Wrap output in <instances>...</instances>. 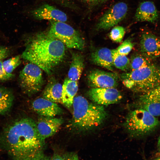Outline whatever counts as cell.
Segmentation results:
<instances>
[{
  "label": "cell",
  "instance_id": "e0dca14e",
  "mask_svg": "<svg viewBox=\"0 0 160 160\" xmlns=\"http://www.w3.org/2000/svg\"><path fill=\"white\" fill-rule=\"evenodd\" d=\"M91 59L97 65L111 71H113L112 49L105 47L98 49L92 52Z\"/></svg>",
  "mask_w": 160,
  "mask_h": 160
},
{
  "label": "cell",
  "instance_id": "f546056e",
  "mask_svg": "<svg viewBox=\"0 0 160 160\" xmlns=\"http://www.w3.org/2000/svg\"><path fill=\"white\" fill-rule=\"evenodd\" d=\"M92 6H95L102 4L109 0H82Z\"/></svg>",
  "mask_w": 160,
  "mask_h": 160
},
{
  "label": "cell",
  "instance_id": "8fae6325",
  "mask_svg": "<svg viewBox=\"0 0 160 160\" xmlns=\"http://www.w3.org/2000/svg\"><path fill=\"white\" fill-rule=\"evenodd\" d=\"M138 108L155 117L160 116V85L143 93L137 101Z\"/></svg>",
  "mask_w": 160,
  "mask_h": 160
},
{
  "label": "cell",
  "instance_id": "6da1fadb",
  "mask_svg": "<svg viewBox=\"0 0 160 160\" xmlns=\"http://www.w3.org/2000/svg\"><path fill=\"white\" fill-rule=\"evenodd\" d=\"M0 145L13 160H28L43 152L45 140L39 135L36 123L31 118H23L4 129Z\"/></svg>",
  "mask_w": 160,
  "mask_h": 160
},
{
  "label": "cell",
  "instance_id": "4dcf8cb0",
  "mask_svg": "<svg viewBox=\"0 0 160 160\" xmlns=\"http://www.w3.org/2000/svg\"><path fill=\"white\" fill-rule=\"evenodd\" d=\"M28 160H50V157L47 156L42 152Z\"/></svg>",
  "mask_w": 160,
  "mask_h": 160
},
{
  "label": "cell",
  "instance_id": "7402d4cb",
  "mask_svg": "<svg viewBox=\"0 0 160 160\" xmlns=\"http://www.w3.org/2000/svg\"><path fill=\"white\" fill-rule=\"evenodd\" d=\"M114 67L122 71H127L130 69V60L126 55L119 53L116 49H112Z\"/></svg>",
  "mask_w": 160,
  "mask_h": 160
},
{
  "label": "cell",
  "instance_id": "d6986e66",
  "mask_svg": "<svg viewBox=\"0 0 160 160\" xmlns=\"http://www.w3.org/2000/svg\"><path fill=\"white\" fill-rule=\"evenodd\" d=\"M78 89L77 81L66 78L62 85V99L63 103L70 108L72 106L75 96Z\"/></svg>",
  "mask_w": 160,
  "mask_h": 160
},
{
  "label": "cell",
  "instance_id": "603a6c76",
  "mask_svg": "<svg viewBox=\"0 0 160 160\" xmlns=\"http://www.w3.org/2000/svg\"><path fill=\"white\" fill-rule=\"evenodd\" d=\"M151 64L150 59L142 54H135L130 60V71H133Z\"/></svg>",
  "mask_w": 160,
  "mask_h": 160
},
{
  "label": "cell",
  "instance_id": "d6a6232c",
  "mask_svg": "<svg viewBox=\"0 0 160 160\" xmlns=\"http://www.w3.org/2000/svg\"><path fill=\"white\" fill-rule=\"evenodd\" d=\"M152 160H160V157H159Z\"/></svg>",
  "mask_w": 160,
  "mask_h": 160
},
{
  "label": "cell",
  "instance_id": "277c9868",
  "mask_svg": "<svg viewBox=\"0 0 160 160\" xmlns=\"http://www.w3.org/2000/svg\"><path fill=\"white\" fill-rule=\"evenodd\" d=\"M120 77L126 87L142 93L160 85V68L152 63L133 71L123 73L120 75Z\"/></svg>",
  "mask_w": 160,
  "mask_h": 160
},
{
  "label": "cell",
  "instance_id": "3957f363",
  "mask_svg": "<svg viewBox=\"0 0 160 160\" xmlns=\"http://www.w3.org/2000/svg\"><path fill=\"white\" fill-rule=\"evenodd\" d=\"M71 125L75 129L85 131L97 127L104 121L107 112L102 105L90 103L81 96L74 97Z\"/></svg>",
  "mask_w": 160,
  "mask_h": 160
},
{
  "label": "cell",
  "instance_id": "44dd1931",
  "mask_svg": "<svg viewBox=\"0 0 160 160\" xmlns=\"http://www.w3.org/2000/svg\"><path fill=\"white\" fill-rule=\"evenodd\" d=\"M13 100L12 92L6 88L0 87V114H5L9 110Z\"/></svg>",
  "mask_w": 160,
  "mask_h": 160
},
{
  "label": "cell",
  "instance_id": "9a60e30c",
  "mask_svg": "<svg viewBox=\"0 0 160 160\" xmlns=\"http://www.w3.org/2000/svg\"><path fill=\"white\" fill-rule=\"evenodd\" d=\"M32 107L37 113L42 116L54 117L63 113L62 109L57 103L44 98H39L33 101Z\"/></svg>",
  "mask_w": 160,
  "mask_h": 160
},
{
  "label": "cell",
  "instance_id": "4316f807",
  "mask_svg": "<svg viewBox=\"0 0 160 160\" xmlns=\"http://www.w3.org/2000/svg\"><path fill=\"white\" fill-rule=\"evenodd\" d=\"M134 44L130 39L125 40L116 49L118 52L121 55L126 56L132 50Z\"/></svg>",
  "mask_w": 160,
  "mask_h": 160
},
{
  "label": "cell",
  "instance_id": "83f0119b",
  "mask_svg": "<svg viewBox=\"0 0 160 160\" xmlns=\"http://www.w3.org/2000/svg\"><path fill=\"white\" fill-rule=\"evenodd\" d=\"M2 60H0V81H3L9 80L13 78L14 75L12 73L6 72L3 67Z\"/></svg>",
  "mask_w": 160,
  "mask_h": 160
},
{
  "label": "cell",
  "instance_id": "1f68e13d",
  "mask_svg": "<svg viewBox=\"0 0 160 160\" xmlns=\"http://www.w3.org/2000/svg\"><path fill=\"white\" fill-rule=\"evenodd\" d=\"M158 147L159 150L160 151V136H159L158 142Z\"/></svg>",
  "mask_w": 160,
  "mask_h": 160
},
{
  "label": "cell",
  "instance_id": "5bb4252c",
  "mask_svg": "<svg viewBox=\"0 0 160 160\" xmlns=\"http://www.w3.org/2000/svg\"><path fill=\"white\" fill-rule=\"evenodd\" d=\"M61 118L42 116L36 123L38 133L44 140L55 134L63 124Z\"/></svg>",
  "mask_w": 160,
  "mask_h": 160
},
{
  "label": "cell",
  "instance_id": "d4e9b609",
  "mask_svg": "<svg viewBox=\"0 0 160 160\" xmlns=\"http://www.w3.org/2000/svg\"><path fill=\"white\" fill-rule=\"evenodd\" d=\"M125 31V28L122 26H115L109 33V38L112 41L115 42L120 43L124 36Z\"/></svg>",
  "mask_w": 160,
  "mask_h": 160
},
{
  "label": "cell",
  "instance_id": "cb8c5ba5",
  "mask_svg": "<svg viewBox=\"0 0 160 160\" xmlns=\"http://www.w3.org/2000/svg\"><path fill=\"white\" fill-rule=\"evenodd\" d=\"M21 56L18 55L3 62V67L8 73H12L13 71L21 63Z\"/></svg>",
  "mask_w": 160,
  "mask_h": 160
},
{
  "label": "cell",
  "instance_id": "f1b7e54d",
  "mask_svg": "<svg viewBox=\"0 0 160 160\" xmlns=\"http://www.w3.org/2000/svg\"><path fill=\"white\" fill-rule=\"evenodd\" d=\"M10 53L9 48L4 46H0V60L7 57Z\"/></svg>",
  "mask_w": 160,
  "mask_h": 160
},
{
  "label": "cell",
  "instance_id": "7a4b0ae2",
  "mask_svg": "<svg viewBox=\"0 0 160 160\" xmlns=\"http://www.w3.org/2000/svg\"><path fill=\"white\" fill-rule=\"evenodd\" d=\"M65 51V46L61 41L49 36L46 32H43L29 40L21 56L50 75L63 61Z\"/></svg>",
  "mask_w": 160,
  "mask_h": 160
},
{
  "label": "cell",
  "instance_id": "ba28073f",
  "mask_svg": "<svg viewBox=\"0 0 160 160\" xmlns=\"http://www.w3.org/2000/svg\"><path fill=\"white\" fill-rule=\"evenodd\" d=\"M128 7L125 3H117L111 7L100 17L96 26L97 30H106L117 25L127 15Z\"/></svg>",
  "mask_w": 160,
  "mask_h": 160
},
{
  "label": "cell",
  "instance_id": "9c48e42d",
  "mask_svg": "<svg viewBox=\"0 0 160 160\" xmlns=\"http://www.w3.org/2000/svg\"><path fill=\"white\" fill-rule=\"evenodd\" d=\"M87 95L93 103L102 106L116 103L122 98L120 92L115 88H92Z\"/></svg>",
  "mask_w": 160,
  "mask_h": 160
},
{
  "label": "cell",
  "instance_id": "4fadbf2b",
  "mask_svg": "<svg viewBox=\"0 0 160 160\" xmlns=\"http://www.w3.org/2000/svg\"><path fill=\"white\" fill-rule=\"evenodd\" d=\"M31 15L40 20L65 22L67 20L66 14L63 12L48 4H45L30 12Z\"/></svg>",
  "mask_w": 160,
  "mask_h": 160
},
{
  "label": "cell",
  "instance_id": "484cf974",
  "mask_svg": "<svg viewBox=\"0 0 160 160\" xmlns=\"http://www.w3.org/2000/svg\"><path fill=\"white\" fill-rule=\"evenodd\" d=\"M50 160H79V159L76 153L67 152L55 153L50 157Z\"/></svg>",
  "mask_w": 160,
  "mask_h": 160
},
{
  "label": "cell",
  "instance_id": "30bf717a",
  "mask_svg": "<svg viewBox=\"0 0 160 160\" xmlns=\"http://www.w3.org/2000/svg\"><path fill=\"white\" fill-rule=\"evenodd\" d=\"M119 78L116 73L99 69L92 70L87 76L90 86L97 88H115L118 85Z\"/></svg>",
  "mask_w": 160,
  "mask_h": 160
},
{
  "label": "cell",
  "instance_id": "7c38bea8",
  "mask_svg": "<svg viewBox=\"0 0 160 160\" xmlns=\"http://www.w3.org/2000/svg\"><path fill=\"white\" fill-rule=\"evenodd\" d=\"M140 46L142 54L150 59L160 55V40L150 32L142 33Z\"/></svg>",
  "mask_w": 160,
  "mask_h": 160
},
{
  "label": "cell",
  "instance_id": "ffe728a7",
  "mask_svg": "<svg viewBox=\"0 0 160 160\" xmlns=\"http://www.w3.org/2000/svg\"><path fill=\"white\" fill-rule=\"evenodd\" d=\"M83 55L78 52L72 53L71 62L68 73V78L77 81L80 78L84 67Z\"/></svg>",
  "mask_w": 160,
  "mask_h": 160
},
{
  "label": "cell",
  "instance_id": "ac0fdd59",
  "mask_svg": "<svg viewBox=\"0 0 160 160\" xmlns=\"http://www.w3.org/2000/svg\"><path fill=\"white\" fill-rule=\"evenodd\" d=\"M62 85L54 79L51 80L43 93L44 98L55 103H62Z\"/></svg>",
  "mask_w": 160,
  "mask_h": 160
},
{
  "label": "cell",
  "instance_id": "52a82bcc",
  "mask_svg": "<svg viewBox=\"0 0 160 160\" xmlns=\"http://www.w3.org/2000/svg\"><path fill=\"white\" fill-rule=\"evenodd\" d=\"M41 69L37 65L30 63L20 72L19 78L20 85L28 94H34L41 89L44 82Z\"/></svg>",
  "mask_w": 160,
  "mask_h": 160
},
{
  "label": "cell",
  "instance_id": "8992f818",
  "mask_svg": "<svg viewBox=\"0 0 160 160\" xmlns=\"http://www.w3.org/2000/svg\"><path fill=\"white\" fill-rule=\"evenodd\" d=\"M46 31L50 36L61 41L67 47L79 50L83 49L85 41L78 31L64 22L51 21Z\"/></svg>",
  "mask_w": 160,
  "mask_h": 160
},
{
  "label": "cell",
  "instance_id": "2e32d148",
  "mask_svg": "<svg viewBox=\"0 0 160 160\" xmlns=\"http://www.w3.org/2000/svg\"><path fill=\"white\" fill-rule=\"evenodd\" d=\"M159 13L154 4L152 1H145L139 5L135 18L137 21L154 23L158 19Z\"/></svg>",
  "mask_w": 160,
  "mask_h": 160
},
{
  "label": "cell",
  "instance_id": "5b68a950",
  "mask_svg": "<svg viewBox=\"0 0 160 160\" xmlns=\"http://www.w3.org/2000/svg\"><path fill=\"white\" fill-rule=\"evenodd\" d=\"M159 124V121L156 117L145 110L138 108L128 114L124 126L132 136L138 137L152 132Z\"/></svg>",
  "mask_w": 160,
  "mask_h": 160
}]
</instances>
